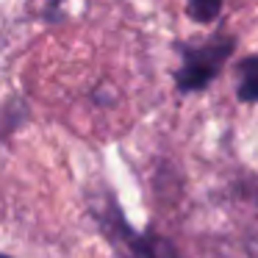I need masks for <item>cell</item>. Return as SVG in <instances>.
<instances>
[{
    "mask_svg": "<svg viewBox=\"0 0 258 258\" xmlns=\"http://www.w3.org/2000/svg\"><path fill=\"white\" fill-rule=\"evenodd\" d=\"M92 217H95L100 233L117 252V258H183L178 247L167 236L156 230H134L125 219L122 208L114 197H106L103 203H92Z\"/></svg>",
    "mask_w": 258,
    "mask_h": 258,
    "instance_id": "obj_1",
    "label": "cell"
},
{
    "mask_svg": "<svg viewBox=\"0 0 258 258\" xmlns=\"http://www.w3.org/2000/svg\"><path fill=\"white\" fill-rule=\"evenodd\" d=\"M236 36L230 31H214L203 42H180L178 56L180 67L175 70V89L180 95L206 92L217 81L222 67L236 50Z\"/></svg>",
    "mask_w": 258,
    "mask_h": 258,
    "instance_id": "obj_2",
    "label": "cell"
},
{
    "mask_svg": "<svg viewBox=\"0 0 258 258\" xmlns=\"http://www.w3.org/2000/svg\"><path fill=\"white\" fill-rule=\"evenodd\" d=\"M236 97L239 103H258V53L244 56L236 64Z\"/></svg>",
    "mask_w": 258,
    "mask_h": 258,
    "instance_id": "obj_3",
    "label": "cell"
},
{
    "mask_svg": "<svg viewBox=\"0 0 258 258\" xmlns=\"http://www.w3.org/2000/svg\"><path fill=\"white\" fill-rule=\"evenodd\" d=\"M186 14L191 23H214L222 14V0H186Z\"/></svg>",
    "mask_w": 258,
    "mask_h": 258,
    "instance_id": "obj_4",
    "label": "cell"
},
{
    "mask_svg": "<svg viewBox=\"0 0 258 258\" xmlns=\"http://www.w3.org/2000/svg\"><path fill=\"white\" fill-rule=\"evenodd\" d=\"M247 197H250V200L258 206V180H255V183H250V186H247Z\"/></svg>",
    "mask_w": 258,
    "mask_h": 258,
    "instance_id": "obj_5",
    "label": "cell"
},
{
    "mask_svg": "<svg viewBox=\"0 0 258 258\" xmlns=\"http://www.w3.org/2000/svg\"><path fill=\"white\" fill-rule=\"evenodd\" d=\"M45 3H47V6L53 9V14H56V17H58V9H61V3H64V0H45Z\"/></svg>",
    "mask_w": 258,
    "mask_h": 258,
    "instance_id": "obj_6",
    "label": "cell"
},
{
    "mask_svg": "<svg viewBox=\"0 0 258 258\" xmlns=\"http://www.w3.org/2000/svg\"><path fill=\"white\" fill-rule=\"evenodd\" d=\"M0 258H12V255H0Z\"/></svg>",
    "mask_w": 258,
    "mask_h": 258,
    "instance_id": "obj_7",
    "label": "cell"
}]
</instances>
